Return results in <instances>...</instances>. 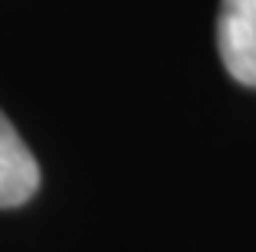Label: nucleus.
Returning a JSON list of instances; mask_svg holds the SVG:
<instances>
[{
	"label": "nucleus",
	"instance_id": "f257e3e1",
	"mask_svg": "<svg viewBox=\"0 0 256 252\" xmlns=\"http://www.w3.org/2000/svg\"><path fill=\"white\" fill-rule=\"evenodd\" d=\"M217 49L226 72L256 89V0H224L217 16Z\"/></svg>",
	"mask_w": 256,
	"mask_h": 252
},
{
	"label": "nucleus",
	"instance_id": "f03ea898",
	"mask_svg": "<svg viewBox=\"0 0 256 252\" xmlns=\"http://www.w3.org/2000/svg\"><path fill=\"white\" fill-rule=\"evenodd\" d=\"M40 167L16 128L0 111V210L20 207L36 193Z\"/></svg>",
	"mask_w": 256,
	"mask_h": 252
}]
</instances>
